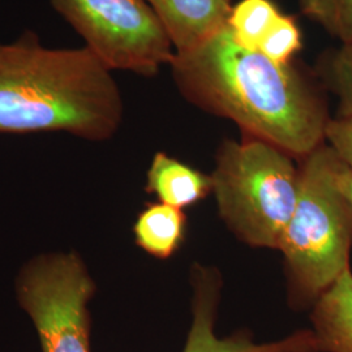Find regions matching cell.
Instances as JSON below:
<instances>
[{"mask_svg": "<svg viewBox=\"0 0 352 352\" xmlns=\"http://www.w3.org/2000/svg\"><path fill=\"white\" fill-rule=\"evenodd\" d=\"M146 193L177 209H186L213 195V179L164 151L153 155L146 173Z\"/></svg>", "mask_w": 352, "mask_h": 352, "instance_id": "9c48e42d", "label": "cell"}, {"mask_svg": "<svg viewBox=\"0 0 352 352\" xmlns=\"http://www.w3.org/2000/svg\"><path fill=\"white\" fill-rule=\"evenodd\" d=\"M338 183L340 188L347 201L350 202L352 208V168L342 161L340 164V174H338Z\"/></svg>", "mask_w": 352, "mask_h": 352, "instance_id": "e0dca14e", "label": "cell"}, {"mask_svg": "<svg viewBox=\"0 0 352 352\" xmlns=\"http://www.w3.org/2000/svg\"><path fill=\"white\" fill-rule=\"evenodd\" d=\"M302 14L343 46H352V0H298Z\"/></svg>", "mask_w": 352, "mask_h": 352, "instance_id": "5bb4252c", "label": "cell"}, {"mask_svg": "<svg viewBox=\"0 0 352 352\" xmlns=\"http://www.w3.org/2000/svg\"><path fill=\"white\" fill-rule=\"evenodd\" d=\"M188 219L183 209L162 202H148L133 223L135 243L158 260H168L187 238Z\"/></svg>", "mask_w": 352, "mask_h": 352, "instance_id": "8fae6325", "label": "cell"}, {"mask_svg": "<svg viewBox=\"0 0 352 352\" xmlns=\"http://www.w3.org/2000/svg\"><path fill=\"white\" fill-rule=\"evenodd\" d=\"M179 93L205 113L228 119L243 135L264 140L298 161L325 142L330 122L315 72L248 50L225 26L171 64Z\"/></svg>", "mask_w": 352, "mask_h": 352, "instance_id": "6da1fadb", "label": "cell"}, {"mask_svg": "<svg viewBox=\"0 0 352 352\" xmlns=\"http://www.w3.org/2000/svg\"><path fill=\"white\" fill-rule=\"evenodd\" d=\"M122 91L87 49H51L33 30L0 43V133L63 132L90 142L118 133Z\"/></svg>", "mask_w": 352, "mask_h": 352, "instance_id": "7a4b0ae2", "label": "cell"}, {"mask_svg": "<svg viewBox=\"0 0 352 352\" xmlns=\"http://www.w3.org/2000/svg\"><path fill=\"white\" fill-rule=\"evenodd\" d=\"M287 151L245 136L215 154L213 195L228 230L254 248L277 250L296 208L300 167Z\"/></svg>", "mask_w": 352, "mask_h": 352, "instance_id": "277c9868", "label": "cell"}, {"mask_svg": "<svg viewBox=\"0 0 352 352\" xmlns=\"http://www.w3.org/2000/svg\"><path fill=\"white\" fill-rule=\"evenodd\" d=\"M51 7L110 71L155 76L175 49L146 0H50Z\"/></svg>", "mask_w": 352, "mask_h": 352, "instance_id": "8992f818", "label": "cell"}, {"mask_svg": "<svg viewBox=\"0 0 352 352\" xmlns=\"http://www.w3.org/2000/svg\"><path fill=\"white\" fill-rule=\"evenodd\" d=\"M315 74L322 87L337 97V116L352 115V46L325 51L317 60Z\"/></svg>", "mask_w": 352, "mask_h": 352, "instance_id": "4fadbf2b", "label": "cell"}, {"mask_svg": "<svg viewBox=\"0 0 352 352\" xmlns=\"http://www.w3.org/2000/svg\"><path fill=\"white\" fill-rule=\"evenodd\" d=\"M340 164L327 142L299 161V197L278 248L295 309L312 308L351 267L352 208L340 188Z\"/></svg>", "mask_w": 352, "mask_h": 352, "instance_id": "3957f363", "label": "cell"}, {"mask_svg": "<svg viewBox=\"0 0 352 352\" xmlns=\"http://www.w3.org/2000/svg\"><path fill=\"white\" fill-rule=\"evenodd\" d=\"M318 352H352V270L347 269L312 305Z\"/></svg>", "mask_w": 352, "mask_h": 352, "instance_id": "30bf717a", "label": "cell"}, {"mask_svg": "<svg viewBox=\"0 0 352 352\" xmlns=\"http://www.w3.org/2000/svg\"><path fill=\"white\" fill-rule=\"evenodd\" d=\"M192 322L183 352H318L312 329L298 330L274 342H256L251 331L218 337L215 321L222 296V274L215 266L195 264L190 270Z\"/></svg>", "mask_w": 352, "mask_h": 352, "instance_id": "52a82bcc", "label": "cell"}, {"mask_svg": "<svg viewBox=\"0 0 352 352\" xmlns=\"http://www.w3.org/2000/svg\"><path fill=\"white\" fill-rule=\"evenodd\" d=\"M300 28L287 14H280L265 36L258 50L270 60L279 64L294 62V56L302 50Z\"/></svg>", "mask_w": 352, "mask_h": 352, "instance_id": "9a60e30c", "label": "cell"}, {"mask_svg": "<svg viewBox=\"0 0 352 352\" xmlns=\"http://www.w3.org/2000/svg\"><path fill=\"white\" fill-rule=\"evenodd\" d=\"M158 16L175 54H187L227 26L231 0H146Z\"/></svg>", "mask_w": 352, "mask_h": 352, "instance_id": "ba28073f", "label": "cell"}, {"mask_svg": "<svg viewBox=\"0 0 352 352\" xmlns=\"http://www.w3.org/2000/svg\"><path fill=\"white\" fill-rule=\"evenodd\" d=\"M325 142L352 168V115L330 119L325 132Z\"/></svg>", "mask_w": 352, "mask_h": 352, "instance_id": "2e32d148", "label": "cell"}, {"mask_svg": "<svg viewBox=\"0 0 352 352\" xmlns=\"http://www.w3.org/2000/svg\"><path fill=\"white\" fill-rule=\"evenodd\" d=\"M282 14L273 0H240L232 6L227 28L240 46L258 50L263 39Z\"/></svg>", "mask_w": 352, "mask_h": 352, "instance_id": "7c38bea8", "label": "cell"}, {"mask_svg": "<svg viewBox=\"0 0 352 352\" xmlns=\"http://www.w3.org/2000/svg\"><path fill=\"white\" fill-rule=\"evenodd\" d=\"M97 283L75 251L42 252L14 278L19 307L36 329L41 352H91L89 304Z\"/></svg>", "mask_w": 352, "mask_h": 352, "instance_id": "5b68a950", "label": "cell"}]
</instances>
